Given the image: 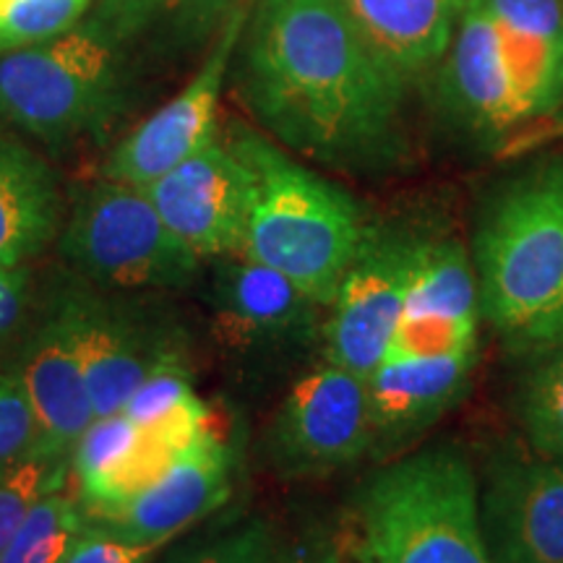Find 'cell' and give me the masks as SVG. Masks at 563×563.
<instances>
[{"instance_id": "6da1fadb", "label": "cell", "mask_w": 563, "mask_h": 563, "mask_svg": "<svg viewBox=\"0 0 563 563\" xmlns=\"http://www.w3.org/2000/svg\"><path fill=\"white\" fill-rule=\"evenodd\" d=\"M405 81L376 60L336 0H262L243 47L241 89L287 150L352 173L405 150Z\"/></svg>"}, {"instance_id": "7a4b0ae2", "label": "cell", "mask_w": 563, "mask_h": 563, "mask_svg": "<svg viewBox=\"0 0 563 563\" xmlns=\"http://www.w3.org/2000/svg\"><path fill=\"white\" fill-rule=\"evenodd\" d=\"M481 321L514 355L563 342V159L506 183L473 238Z\"/></svg>"}, {"instance_id": "3957f363", "label": "cell", "mask_w": 563, "mask_h": 563, "mask_svg": "<svg viewBox=\"0 0 563 563\" xmlns=\"http://www.w3.org/2000/svg\"><path fill=\"white\" fill-rule=\"evenodd\" d=\"M230 150L249 175L241 256L287 277L321 308L355 262L371 222L347 191L287 157L262 133L235 129Z\"/></svg>"}, {"instance_id": "277c9868", "label": "cell", "mask_w": 563, "mask_h": 563, "mask_svg": "<svg viewBox=\"0 0 563 563\" xmlns=\"http://www.w3.org/2000/svg\"><path fill=\"white\" fill-rule=\"evenodd\" d=\"M342 563H490L481 481L456 443L382 462L355 498Z\"/></svg>"}, {"instance_id": "5b68a950", "label": "cell", "mask_w": 563, "mask_h": 563, "mask_svg": "<svg viewBox=\"0 0 563 563\" xmlns=\"http://www.w3.org/2000/svg\"><path fill=\"white\" fill-rule=\"evenodd\" d=\"M125 100V51L91 19L0 58V118L51 146L102 136Z\"/></svg>"}, {"instance_id": "8992f818", "label": "cell", "mask_w": 563, "mask_h": 563, "mask_svg": "<svg viewBox=\"0 0 563 563\" xmlns=\"http://www.w3.org/2000/svg\"><path fill=\"white\" fill-rule=\"evenodd\" d=\"M58 245L63 262L100 290H183L201 264L144 188L110 178L76 194Z\"/></svg>"}, {"instance_id": "52a82bcc", "label": "cell", "mask_w": 563, "mask_h": 563, "mask_svg": "<svg viewBox=\"0 0 563 563\" xmlns=\"http://www.w3.org/2000/svg\"><path fill=\"white\" fill-rule=\"evenodd\" d=\"M368 378L329 361L285 394L264 439L266 460L285 477H323L371 456Z\"/></svg>"}, {"instance_id": "ba28073f", "label": "cell", "mask_w": 563, "mask_h": 563, "mask_svg": "<svg viewBox=\"0 0 563 563\" xmlns=\"http://www.w3.org/2000/svg\"><path fill=\"white\" fill-rule=\"evenodd\" d=\"M428 235L376 228L344 272L323 319V361L368 378L389 350Z\"/></svg>"}, {"instance_id": "9c48e42d", "label": "cell", "mask_w": 563, "mask_h": 563, "mask_svg": "<svg viewBox=\"0 0 563 563\" xmlns=\"http://www.w3.org/2000/svg\"><path fill=\"white\" fill-rule=\"evenodd\" d=\"M74 342L95 418L123 410L146 373L180 352L162 316L133 300L110 298L100 287H74L55 300Z\"/></svg>"}, {"instance_id": "30bf717a", "label": "cell", "mask_w": 563, "mask_h": 563, "mask_svg": "<svg viewBox=\"0 0 563 563\" xmlns=\"http://www.w3.org/2000/svg\"><path fill=\"white\" fill-rule=\"evenodd\" d=\"M211 334L241 361H292L323 340L319 302L290 279L245 256L214 258Z\"/></svg>"}, {"instance_id": "8fae6325", "label": "cell", "mask_w": 563, "mask_h": 563, "mask_svg": "<svg viewBox=\"0 0 563 563\" xmlns=\"http://www.w3.org/2000/svg\"><path fill=\"white\" fill-rule=\"evenodd\" d=\"M238 454L211 420L157 481L110 509L89 511V525L133 543H170L188 527L228 504Z\"/></svg>"}, {"instance_id": "7c38bea8", "label": "cell", "mask_w": 563, "mask_h": 563, "mask_svg": "<svg viewBox=\"0 0 563 563\" xmlns=\"http://www.w3.org/2000/svg\"><path fill=\"white\" fill-rule=\"evenodd\" d=\"M249 19L243 5L224 21L199 74L115 146L104 162V178L144 188L217 139L224 76Z\"/></svg>"}, {"instance_id": "4fadbf2b", "label": "cell", "mask_w": 563, "mask_h": 563, "mask_svg": "<svg viewBox=\"0 0 563 563\" xmlns=\"http://www.w3.org/2000/svg\"><path fill=\"white\" fill-rule=\"evenodd\" d=\"M144 194L162 222L199 258L241 256L249 222V175L228 141L214 139L159 175Z\"/></svg>"}, {"instance_id": "5bb4252c", "label": "cell", "mask_w": 563, "mask_h": 563, "mask_svg": "<svg viewBox=\"0 0 563 563\" xmlns=\"http://www.w3.org/2000/svg\"><path fill=\"white\" fill-rule=\"evenodd\" d=\"M490 563H563V460L501 456L481 485Z\"/></svg>"}, {"instance_id": "9a60e30c", "label": "cell", "mask_w": 563, "mask_h": 563, "mask_svg": "<svg viewBox=\"0 0 563 563\" xmlns=\"http://www.w3.org/2000/svg\"><path fill=\"white\" fill-rule=\"evenodd\" d=\"M481 344L439 355H384L368 376L373 446L378 462L410 452L454 410L473 384Z\"/></svg>"}, {"instance_id": "2e32d148", "label": "cell", "mask_w": 563, "mask_h": 563, "mask_svg": "<svg viewBox=\"0 0 563 563\" xmlns=\"http://www.w3.org/2000/svg\"><path fill=\"white\" fill-rule=\"evenodd\" d=\"M477 329L481 298L473 256L454 238H428L386 355H439L477 347Z\"/></svg>"}, {"instance_id": "e0dca14e", "label": "cell", "mask_w": 563, "mask_h": 563, "mask_svg": "<svg viewBox=\"0 0 563 563\" xmlns=\"http://www.w3.org/2000/svg\"><path fill=\"white\" fill-rule=\"evenodd\" d=\"M446 97L481 139H504L532 123L506 58L501 32L481 0H467L449 47Z\"/></svg>"}, {"instance_id": "ac0fdd59", "label": "cell", "mask_w": 563, "mask_h": 563, "mask_svg": "<svg viewBox=\"0 0 563 563\" xmlns=\"http://www.w3.org/2000/svg\"><path fill=\"white\" fill-rule=\"evenodd\" d=\"M19 382L37 415L40 454L70 462L74 446L97 418L66 321L55 306L21 352Z\"/></svg>"}, {"instance_id": "d6986e66", "label": "cell", "mask_w": 563, "mask_h": 563, "mask_svg": "<svg viewBox=\"0 0 563 563\" xmlns=\"http://www.w3.org/2000/svg\"><path fill=\"white\" fill-rule=\"evenodd\" d=\"M376 60L410 81L452 45L467 0H336Z\"/></svg>"}, {"instance_id": "ffe728a7", "label": "cell", "mask_w": 563, "mask_h": 563, "mask_svg": "<svg viewBox=\"0 0 563 563\" xmlns=\"http://www.w3.org/2000/svg\"><path fill=\"white\" fill-rule=\"evenodd\" d=\"M63 199L45 159L0 131V269L24 266L60 232Z\"/></svg>"}, {"instance_id": "44dd1931", "label": "cell", "mask_w": 563, "mask_h": 563, "mask_svg": "<svg viewBox=\"0 0 563 563\" xmlns=\"http://www.w3.org/2000/svg\"><path fill=\"white\" fill-rule=\"evenodd\" d=\"M501 32L506 58L532 123L563 108L561 0H481Z\"/></svg>"}, {"instance_id": "7402d4cb", "label": "cell", "mask_w": 563, "mask_h": 563, "mask_svg": "<svg viewBox=\"0 0 563 563\" xmlns=\"http://www.w3.org/2000/svg\"><path fill=\"white\" fill-rule=\"evenodd\" d=\"M245 0H100L91 21L102 26L125 53L131 47L191 45L211 30H222Z\"/></svg>"}, {"instance_id": "603a6c76", "label": "cell", "mask_w": 563, "mask_h": 563, "mask_svg": "<svg viewBox=\"0 0 563 563\" xmlns=\"http://www.w3.org/2000/svg\"><path fill=\"white\" fill-rule=\"evenodd\" d=\"M517 415L534 454L563 460V342L527 357Z\"/></svg>"}, {"instance_id": "cb8c5ba5", "label": "cell", "mask_w": 563, "mask_h": 563, "mask_svg": "<svg viewBox=\"0 0 563 563\" xmlns=\"http://www.w3.org/2000/svg\"><path fill=\"white\" fill-rule=\"evenodd\" d=\"M89 519L79 493L66 488L51 493L21 522L0 563H63Z\"/></svg>"}, {"instance_id": "d4e9b609", "label": "cell", "mask_w": 563, "mask_h": 563, "mask_svg": "<svg viewBox=\"0 0 563 563\" xmlns=\"http://www.w3.org/2000/svg\"><path fill=\"white\" fill-rule=\"evenodd\" d=\"M121 412L139 428L194 422L211 415L207 402L194 389V376L183 350L167 355L165 361L146 373L144 382L125 399Z\"/></svg>"}, {"instance_id": "484cf974", "label": "cell", "mask_w": 563, "mask_h": 563, "mask_svg": "<svg viewBox=\"0 0 563 563\" xmlns=\"http://www.w3.org/2000/svg\"><path fill=\"white\" fill-rule=\"evenodd\" d=\"M70 481V462L34 454L16 467L0 475V553L30 517V511L42 498L66 488Z\"/></svg>"}, {"instance_id": "4316f807", "label": "cell", "mask_w": 563, "mask_h": 563, "mask_svg": "<svg viewBox=\"0 0 563 563\" xmlns=\"http://www.w3.org/2000/svg\"><path fill=\"white\" fill-rule=\"evenodd\" d=\"M91 0H9L0 5V58L60 37L79 24Z\"/></svg>"}, {"instance_id": "83f0119b", "label": "cell", "mask_w": 563, "mask_h": 563, "mask_svg": "<svg viewBox=\"0 0 563 563\" xmlns=\"http://www.w3.org/2000/svg\"><path fill=\"white\" fill-rule=\"evenodd\" d=\"M40 454V426L19 376L0 373V475Z\"/></svg>"}, {"instance_id": "f1b7e54d", "label": "cell", "mask_w": 563, "mask_h": 563, "mask_svg": "<svg viewBox=\"0 0 563 563\" xmlns=\"http://www.w3.org/2000/svg\"><path fill=\"white\" fill-rule=\"evenodd\" d=\"M279 532L264 519H249L196 548L180 563H272Z\"/></svg>"}, {"instance_id": "f546056e", "label": "cell", "mask_w": 563, "mask_h": 563, "mask_svg": "<svg viewBox=\"0 0 563 563\" xmlns=\"http://www.w3.org/2000/svg\"><path fill=\"white\" fill-rule=\"evenodd\" d=\"M167 543H133L87 525L63 563H150Z\"/></svg>"}, {"instance_id": "4dcf8cb0", "label": "cell", "mask_w": 563, "mask_h": 563, "mask_svg": "<svg viewBox=\"0 0 563 563\" xmlns=\"http://www.w3.org/2000/svg\"><path fill=\"white\" fill-rule=\"evenodd\" d=\"M347 534L344 527L311 525L292 538H279L272 563H342Z\"/></svg>"}, {"instance_id": "1f68e13d", "label": "cell", "mask_w": 563, "mask_h": 563, "mask_svg": "<svg viewBox=\"0 0 563 563\" xmlns=\"http://www.w3.org/2000/svg\"><path fill=\"white\" fill-rule=\"evenodd\" d=\"M26 295H30V272L26 266H13V269H0V340L11 334L21 313L26 308Z\"/></svg>"}, {"instance_id": "d6a6232c", "label": "cell", "mask_w": 563, "mask_h": 563, "mask_svg": "<svg viewBox=\"0 0 563 563\" xmlns=\"http://www.w3.org/2000/svg\"><path fill=\"white\" fill-rule=\"evenodd\" d=\"M3 3H9V0H0V5H3Z\"/></svg>"}, {"instance_id": "836d02e7", "label": "cell", "mask_w": 563, "mask_h": 563, "mask_svg": "<svg viewBox=\"0 0 563 563\" xmlns=\"http://www.w3.org/2000/svg\"><path fill=\"white\" fill-rule=\"evenodd\" d=\"M561 9H563V0H561Z\"/></svg>"}]
</instances>
